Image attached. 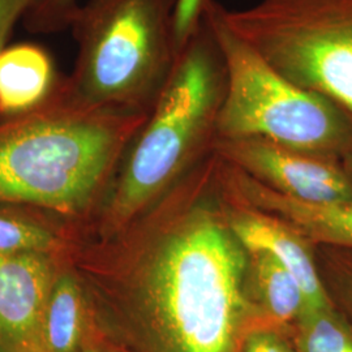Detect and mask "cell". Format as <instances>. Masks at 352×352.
<instances>
[{"label": "cell", "mask_w": 352, "mask_h": 352, "mask_svg": "<svg viewBox=\"0 0 352 352\" xmlns=\"http://www.w3.org/2000/svg\"><path fill=\"white\" fill-rule=\"evenodd\" d=\"M236 352H241V347H240L239 350H238Z\"/></svg>", "instance_id": "obj_20"}, {"label": "cell", "mask_w": 352, "mask_h": 352, "mask_svg": "<svg viewBox=\"0 0 352 352\" xmlns=\"http://www.w3.org/2000/svg\"><path fill=\"white\" fill-rule=\"evenodd\" d=\"M217 149L228 162L296 201H352L350 177L327 157L289 151L263 140H217Z\"/></svg>", "instance_id": "obj_7"}, {"label": "cell", "mask_w": 352, "mask_h": 352, "mask_svg": "<svg viewBox=\"0 0 352 352\" xmlns=\"http://www.w3.org/2000/svg\"><path fill=\"white\" fill-rule=\"evenodd\" d=\"M244 248L208 214L144 256L124 334L129 352H236L247 333Z\"/></svg>", "instance_id": "obj_1"}, {"label": "cell", "mask_w": 352, "mask_h": 352, "mask_svg": "<svg viewBox=\"0 0 352 352\" xmlns=\"http://www.w3.org/2000/svg\"><path fill=\"white\" fill-rule=\"evenodd\" d=\"M338 291L342 302L352 317V266L340 270L338 274Z\"/></svg>", "instance_id": "obj_18"}, {"label": "cell", "mask_w": 352, "mask_h": 352, "mask_svg": "<svg viewBox=\"0 0 352 352\" xmlns=\"http://www.w3.org/2000/svg\"><path fill=\"white\" fill-rule=\"evenodd\" d=\"M30 1L32 0H0V52L4 50V45L16 20Z\"/></svg>", "instance_id": "obj_17"}, {"label": "cell", "mask_w": 352, "mask_h": 352, "mask_svg": "<svg viewBox=\"0 0 352 352\" xmlns=\"http://www.w3.org/2000/svg\"><path fill=\"white\" fill-rule=\"evenodd\" d=\"M241 352H298L273 330H251L243 340Z\"/></svg>", "instance_id": "obj_16"}, {"label": "cell", "mask_w": 352, "mask_h": 352, "mask_svg": "<svg viewBox=\"0 0 352 352\" xmlns=\"http://www.w3.org/2000/svg\"><path fill=\"white\" fill-rule=\"evenodd\" d=\"M202 17L226 65L217 140H263L320 157L352 148L351 116L266 63L227 25L217 1H204Z\"/></svg>", "instance_id": "obj_3"}, {"label": "cell", "mask_w": 352, "mask_h": 352, "mask_svg": "<svg viewBox=\"0 0 352 352\" xmlns=\"http://www.w3.org/2000/svg\"><path fill=\"white\" fill-rule=\"evenodd\" d=\"M59 1H64V0H59Z\"/></svg>", "instance_id": "obj_21"}, {"label": "cell", "mask_w": 352, "mask_h": 352, "mask_svg": "<svg viewBox=\"0 0 352 352\" xmlns=\"http://www.w3.org/2000/svg\"><path fill=\"white\" fill-rule=\"evenodd\" d=\"M231 230L245 251L269 254L298 279L309 309L333 307L311 251L298 231L273 218L257 214L235 217Z\"/></svg>", "instance_id": "obj_9"}, {"label": "cell", "mask_w": 352, "mask_h": 352, "mask_svg": "<svg viewBox=\"0 0 352 352\" xmlns=\"http://www.w3.org/2000/svg\"><path fill=\"white\" fill-rule=\"evenodd\" d=\"M91 352H129V351H110V350H104V349H102L101 344L100 343H97L96 344V347L93 349V351Z\"/></svg>", "instance_id": "obj_19"}, {"label": "cell", "mask_w": 352, "mask_h": 352, "mask_svg": "<svg viewBox=\"0 0 352 352\" xmlns=\"http://www.w3.org/2000/svg\"><path fill=\"white\" fill-rule=\"evenodd\" d=\"M96 344L78 282L68 273L58 274L45 312L43 352H91Z\"/></svg>", "instance_id": "obj_11"}, {"label": "cell", "mask_w": 352, "mask_h": 352, "mask_svg": "<svg viewBox=\"0 0 352 352\" xmlns=\"http://www.w3.org/2000/svg\"><path fill=\"white\" fill-rule=\"evenodd\" d=\"M222 14L280 75L352 118V0H260Z\"/></svg>", "instance_id": "obj_5"}, {"label": "cell", "mask_w": 352, "mask_h": 352, "mask_svg": "<svg viewBox=\"0 0 352 352\" xmlns=\"http://www.w3.org/2000/svg\"><path fill=\"white\" fill-rule=\"evenodd\" d=\"M132 122L84 111L34 116L0 128V204L81 212L113 164Z\"/></svg>", "instance_id": "obj_2"}, {"label": "cell", "mask_w": 352, "mask_h": 352, "mask_svg": "<svg viewBox=\"0 0 352 352\" xmlns=\"http://www.w3.org/2000/svg\"><path fill=\"white\" fill-rule=\"evenodd\" d=\"M295 325L298 352H352V329L334 307L307 309Z\"/></svg>", "instance_id": "obj_14"}, {"label": "cell", "mask_w": 352, "mask_h": 352, "mask_svg": "<svg viewBox=\"0 0 352 352\" xmlns=\"http://www.w3.org/2000/svg\"><path fill=\"white\" fill-rule=\"evenodd\" d=\"M239 187L252 202L287 221L300 235L352 248V201L321 205L296 201L247 176L239 177Z\"/></svg>", "instance_id": "obj_10"}, {"label": "cell", "mask_w": 352, "mask_h": 352, "mask_svg": "<svg viewBox=\"0 0 352 352\" xmlns=\"http://www.w3.org/2000/svg\"><path fill=\"white\" fill-rule=\"evenodd\" d=\"M254 280L266 314L279 324L298 322L309 309L300 283L266 253H252Z\"/></svg>", "instance_id": "obj_13"}, {"label": "cell", "mask_w": 352, "mask_h": 352, "mask_svg": "<svg viewBox=\"0 0 352 352\" xmlns=\"http://www.w3.org/2000/svg\"><path fill=\"white\" fill-rule=\"evenodd\" d=\"M52 81L49 56L36 46L17 45L0 52V111L23 113L42 101Z\"/></svg>", "instance_id": "obj_12"}, {"label": "cell", "mask_w": 352, "mask_h": 352, "mask_svg": "<svg viewBox=\"0 0 352 352\" xmlns=\"http://www.w3.org/2000/svg\"><path fill=\"white\" fill-rule=\"evenodd\" d=\"M176 0H101L78 71L90 106L155 98L175 67Z\"/></svg>", "instance_id": "obj_6"}, {"label": "cell", "mask_w": 352, "mask_h": 352, "mask_svg": "<svg viewBox=\"0 0 352 352\" xmlns=\"http://www.w3.org/2000/svg\"><path fill=\"white\" fill-rule=\"evenodd\" d=\"M56 276L50 253H0V352H43V320Z\"/></svg>", "instance_id": "obj_8"}, {"label": "cell", "mask_w": 352, "mask_h": 352, "mask_svg": "<svg viewBox=\"0 0 352 352\" xmlns=\"http://www.w3.org/2000/svg\"><path fill=\"white\" fill-rule=\"evenodd\" d=\"M59 241L45 227L21 218L0 214V253H50Z\"/></svg>", "instance_id": "obj_15"}, {"label": "cell", "mask_w": 352, "mask_h": 352, "mask_svg": "<svg viewBox=\"0 0 352 352\" xmlns=\"http://www.w3.org/2000/svg\"><path fill=\"white\" fill-rule=\"evenodd\" d=\"M225 91V60L202 17L131 151L110 209L113 223L133 218L201 149L209 133H217Z\"/></svg>", "instance_id": "obj_4"}]
</instances>
